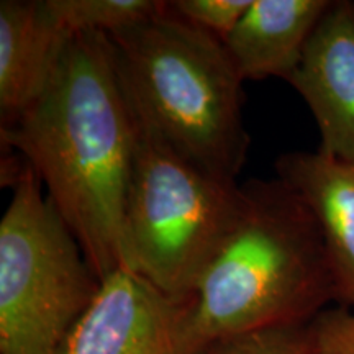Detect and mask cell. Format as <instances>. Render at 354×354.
Listing matches in <instances>:
<instances>
[{"instance_id":"1","label":"cell","mask_w":354,"mask_h":354,"mask_svg":"<svg viewBox=\"0 0 354 354\" xmlns=\"http://www.w3.org/2000/svg\"><path fill=\"white\" fill-rule=\"evenodd\" d=\"M46 185L97 277L125 269L123 210L136 122L105 33H71L41 95L0 127Z\"/></svg>"},{"instance_id":"2","label":"cell","mask_w":354,"mask_h":354,"mask_svg":"<svg viewBox=\"0 0 354 354\" xmlns=\"http://www.w3.org/2000/svg\"><path fill=\"white\" fill-rule=\"evenodd\" d=\"M335 302L315 216L279 177L241 185L236 220L187 300L177 354L243 331L308 323Z\"/></svg>"},{"instance_id":"3","label":"cell","mask_w":354,"mask_h":354,"mask_svg":"<svg viewBox=\"0 0 354 354\" xmlns=\"http://www.w3.org/2000/svg\"><path fill=\"white\" fill-rule=\"evenodd\" d=\"M109 38L136 123L192 165L236 180L250 146L245 81L223 41L176 15L169 2Z\"/></svg>"},{"instance_id":"4","label":"cell","mask_w":354,"mask_h":354,"mask_svg":"<svg viewBox=\"0 0 354 354\" xmlns=\"http://www.w3.org/2000/svg\"><path fill=\"white\" fill-rule=\"evenodd\" d=\"M240 205L236 180L192 165L136 123L123 210L125 269L172 299L189 300Z\"/></svg>"},{"instance_id":"5","label":"cell","mask_w":354,"mask_h":354,"mask_svg":"<svg viewBox=\"0 0 354 354\" xmlns=\"http://www.w3.org/2000/svg\"><path fill=\"white\" fill-rule=\"evenodd\" d=\"M0 220V354H56L100 287L33 167L7 174Z\"/></svg>"},{"instance_id":"6","label":"cell","mask_w":354,"mask_h":354,"mask_svg":"<svg viewBox=\"0 0 354 354\" xmlns=\"http://www.w3.org/2000/svg\"><path fill=\"white\" fill-rule=\"evenodd\" d=\"M185 308L187 300L118 269L102 279L56 354H177Z\"/></svg>"},{"instance_id":"7","label":"cell","mask_w":354,"mask_h":354,"mask_svg":"<svg viewBox=\"0 0 354 354\" xmlns=\"http://www.w3.org/2000/svg\"><path fill=\"white\" fill-rule=\"evenodd\" d=\"M315 117L325 156L354 162V2H331L287 77Z\"/></svg>"},{"instance_id":"8","label":"cell","mask_w":354,"mask_h":354,"mask_svg":"<svg viewBox=\"0 0 354 354\" xmlns=\"http://www.w3.org/2000/svg\"><path fill=\"white\" fill-rule=\"evenodd\" d=\"M277 177L315 216L333 279L335 302L354 308V162L320 151L282 154Z\"/></svg>"},{"instance_id":"9","label":"cell","mask_w":354,"mask_h":354,"mask_svg":"<svg viewBox=\"0 0 354 354\" xmlns=\"http://www.w3.org/2000/svg\"><path fill=\"white\" fill-rule=\"evenodd\" d=\"M331 2L253 0L223 41L243 81L286 79L299 64L310 35Z\"/></svg>"},{"instance_id":"10","label":"cell","mask_w":354,"mask_h":354,"mask_svg":"<svg viewBox=\"0 0 354 354\" xmlns=\"http://www.w3.org/2000/svg\"><path fill=\"white\" fill-rule=\"evenodd\" d=\"M69 33L51 19L44 0L0 2V115L20 117L50 81Z\"/></svg>"},{"instance_id":"11","label":"cell","mask_w":354,"mask_h":354,"mask_svg":"<svg viewBox=\"0 0 354 354\" xmlns=\"http://www.w3.org/2000/svg\"><path fill=\"white\" fill-rule=\"evenodd\" d=\"M66 33L113 35L153 19L167 7L159 0H44Z\"/></svg>"},{"instance_id":"12","label":"cell","mask_w":354,"mask_h":354,"mask_svg":"<svg viewBox=\"0 0 354 354\" xmlns=\"http://www.w3.org/2000/svg\"><path fill=\"white\" fill-rule=\"evenodd\" d=\"M310 322L228 335L207 343L196 354H310Z\"/></svg>"},{"instance_id":"13","label":"cell","mask_w":354,"mask_h":354,"mask_svg":"<svg viewBox=\"0 0 354 354\" xmlns=\"http://www.w3.org/2000/svg\"><path fill=\"white\" fill-rule=\"evenodd\" d=\"M253 0H174L171 10L197 28L223 39L236 26Z\"/></svg>"},{"instance_id":"14","label":"cell","mask_w":354,"mask_h":354,"mask_svg":"<svg viewBox=\"0 0 354 354\" xmlns=\"http://www.w3.org/2000/svg\"><path fill=\"white\" fill-rule=\"evenodd\" d=\"M310 354H354V308L326 307L310 322Z\"/></svg>"}]
</instances>
